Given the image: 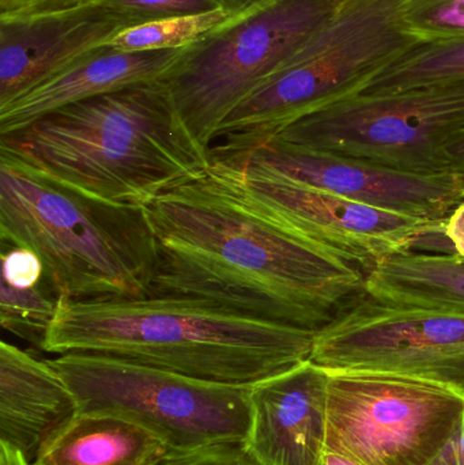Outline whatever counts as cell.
Wrapping results in <instances>:
<instances>
[{"instance_id": "cell-14", "label": "cell", "mask_w": 464, "mask_h": 465, "mask_svg": "<svg viewBox=\"0 0 464 465\" xmlns=\"http://www.w3.org/2000/svg\"><path fill=\"white\" fill-rule=\"evenodd\" d=\"M329 371L311 360L251 385L245 448L262 465H321Z\"/></svg>"}, {"instance_id": "cell-2", "label": "cell", "mask_w": 464, "mask_h": 465, "mask_svg": "<svg viewBox=\"0 0 464 465\" xmlns=\"http://www.w3.org/2000/svg\"><path fill=\"white\" fill-rule=\"evenodd\" d=\"M315 333L201 298H57L52 354L105 355L207 381L252 385L311 360Z\"/></svg>"}, {"instance_id": "cell-18", "label": "cell", "mask_w": 464, "mask_h": 465, "mask_svg": "<svg viewBox=\"0 0 464 465\" xmlns=\"http://www.w3.org/2000/svg\"><path fill=\"white\" fill-rule=\"evenodd\" d=\"M365 294L386 305L464 314V259L414 251L391 254L368 271Z\"/></svg>"}, {"instance_id": "cell-13", "label": "cell", "mask_w": 464, "mask_h": 465, "mask_svg": "<svg viewBox=\"0 0 464 465\" xmlns=\"http://www.w3.org/2000/svg\"><path fill=\"white\" fill-rule=\"evenodd\" d=\"M124 29V22L98 3L0 18V106L108 45Z\"/></svg>"}, {"instance_id": "cell-4", "label": "cell", "mask_w": 464, "mask_h": 465, "mask_svg": "<svg viewBox=\"0 0 464 465\" xmlns=\"http://www.w3.org/2000/svg\"><path fill=\"white\" fill-rule=\"evenodd\" d=\"M0 237L30 249L56 298L147 295L157 272L146 207L101 201L0 152Z\"/></svg>"}, {"instance_id": "cell-26", "label": "cell", "mask_w": 464, "mask_h": 465, "mask_svg": "<svg viewBox=\"0 0 464 465\" xmlns=\"http://www.w3.org/2000/svg\"><path fill=\"white\" fill-rule=\"evenodd\" d=\"M93 3H97V0H0V18H21L59 13Z\"/></svg>"}, {"instance_id": "cell-7", "label": "cell", "mask_w": 464, "mask_h": 465, "mask_svg": "<svg viewBox=\"0 0 464 465\" xmlns=\"http://www.w3.org/2000/svg\"><path fill=\"white\" fill-rule=\"evenodd\" d=\"M341 0H271L188 46L163 79L193 138L209 150L228 114L310 40Z\"/></svg>"}, {"instance_id": "cell-8", "label": "cell", "mask_w": 464, "mask_h": 465, "mask_svg": "<svg viewBox=\"0 0 464 465\" xmlns=\"http://www.w3.org/2000/svg\"><path fill=\"white\" fill-rule=\"evenodd\" d=\"M463 411L459 385L329 371L326 450L361 465H430Z\"/></svg>"}, {"instance_id": "cell-19", "label": "cell", "mask_w": 464, "mask_h": 465, "mask_svg": "<svg viewBox=\"0 0 464 465\" xmlns=\"http://www.w3.org/2000/svg\"><path fill=\"white\" fill-rule=\"evenodd\" d=\"M462 81L464 38L447 43L420 44L373 78L362 94H380Z\"/></svg>"}, {"instance_id": "cell-28", "label": "cell", "mask_w": 464, "mask_h": 465, "mask_svg": "<svg viewBox=\"0 0 464 465\" xmlns=\"http://www.w3.org/2000/svg\"><path fill=\"white\" fill-rule=\"evenodd\" d=\"M443 232L454 246L455 254L464 259V199L447 218Z\"/></svg>"}, {"instance_id": "cell-25", "label": "cell", "mask_w": 464, "mask_h": 465, "mask_svg": "<svg viewBox=\"0 0 464 465\" xmlns=\"http://www.w3.org/2000/svg\"><path fill=\"white\" fill-rule=\"evenodd\" d=\"M44 279V265L40 257L26 248L13 246L2 253V282L15 289L38 286Z\"/></svg>"}, {"instance_id": "cell-21", "label": "cell", "mask_w": 464, "mask_h": 465, "mask_svg": "<svg viewBox=\"0 0 464 465\" xmlns=\"http://www.w3.org/2000/svg\"><path fill=\"white\" fill-rule=\"evenodd\" d=\"M57 298L43 287L15 289L2 282L0 286V322L14 335L43 349L46 332L56 312Z\"/></svg>"}, {"instance_id": "cell-5", "label": "cell", "mask_w": 464, "mask_h": 465, "mask_svg": "<svg viewBox=\"0 0 464 465\" xmlns=\"http://www.w3.org/2000/svg\"><path fill=\"white\" fill-rule=\"evenodd\" d=\"M400 0H341L331 18L242 101L215 133L212 161L253 152L304 117L362 94L420 45L400 25Z\"/></svg>"}, {"instance_id": "cell-23", "label": "cell", "mask_w": 464, "mask_h": 465, "mask_svg": "<svg viewBox=\"0 0 464 465\" xmlns=\"http://www.w3.org/2000/svg\"><path fill=\"white\" fill-rule=\"evenodd\" d=\"M97 3L119 16L127 27L222 8L220 0H97Z\"/></svg>"}, {"instance_id": "cell-27", "label": "cell", "mask_w": 464, "mask_h": 465, "mask_svg": "<svg viewBox=\"0 0 464 465\" xmlns=\"http://www.w3.org/2000/svg\"><path fill=\"white\" fill-rule=\"evenodd\" d=\"M430 465H464V411L454 433Z\"/></svg>"}, {"instance_id": "cell-31", "label": "cell", "mask_w": 464, "mask_h": 465, "mask_svg": "<svg viewBox=\"0 0 464 465\" xmlns=\"http://www.w3.org/2000/svg\"><path fill=\"white\" fill-rule=\"evenodd\" d=\"M0 465H35L25 458L21 450L0 441Z\"/></svg>"}, {"instance_id": "cell-12", "label": "cell", "mask_w": 464, "mask_h": 465, "mask_svg": "<svg viewBox=\"0 0 464 465\" xmlns=\"http://www.w3.org/2000/svg\"><path fill=\"white\" fill-rule=\"evenodd\" d=\"M223 160L242 161L365 206L439 223H446L464 199V183L454 173H411L278 139Z\"/></svg>"}, {"instance_id": "cell-16", "label": "cell", "mask_w": 464, "mask_h": 465, "mask_svg": "<svg viewBox=\"0 0 464 465\" xmlns=\"http://www.w3.org/2000/svg\"><path fill=\"white\" fill-rule=\"evenodd\" d=\"M76 414L75 398L49 361L0 343V441L35 463L49 437Z\"/></svg>"}, {"instance_id": "cell-20", "label": "cell", "mask_w": 464, "mask_h": 465, "mask_svg": "<svg viewBox=\"0 0 464 465\" xmlns=\"http://www.w3.org/2000/svg\"><path fill=\"white\" fill-rule=\"evenodd\" d=\"M242 16L244 15H233L225 8L172 16L127 27L117 33L108 45L125 52L184 49L201 43Z\"/></svg>"}, {"instance_id": "cell-29", "label": "cell", "mask_w": 464, "mask_h": 465, "mask_svg": "<svg viewBox=\"0 0 464 465\" xmlns=\"http://www.w3.org/2000/svg\"><path fill=\"white\" fill-rule=\"evenodd\" d=\"M443 161L447 173H454L464 183V130L444 147Z\"/></svg>"}, {"instance_id": "cell-15", "label": "cell", "mask_w": 464, "mask_h": 465, "mask_svg": "<svg viewBox=\"0 0 464 465\" xmlns=\"http://www.w3.org/2000/svg\"><path fill=\"white\" fill-rule=\"evenodd\" d=\"M185 49L125 52L111 45L98 48L67 70L0 106V136L22 130L71 104L133 84L163 81Z\"/></svg>"}, {"instance_id": "cell-30", "label": "cell", "mask_w": 464, "mask_h": 465, "mask_svg": "<svg viewBox=\"0 0 464 465\" xmlns=\"http://www.w3.org/2000/svg\"><path fill=\"white\" fill-rule=\"evenodd\" d=\"M271 0H220L221 5L233 15H245L262 5H267Z\"/></svg>"}, {"instance_id": "cell-11", "label": "cell", "mask_w": 464, "mask_h": 465, "mask_svg": "<svg viewBox=\"0 0 464 465\" xmlns=\"http://www.w3.org/2000/svg\"><path fill=\"white\" fill-rule=\"evenodd\" d=\"M311 361L327 371L464 387V314L386 305L364 294L315 333Z\"/></svg>"}, {"instance_id": "cell-1", "label": "cell", "mask_w": 464, "mask_h": 465, "mask_svg": "<svg viewBox=\"0 0 464 465\" xmlns=\"http://www.w3.org/2000/svg\"><path fill=\"white\" fill-rule=\"evenodd\" d=\"M146 210L158 254L149 294L201 298L312 332L365 294L361 267L256 209L212 163Z\"/></svg>"}, {"instance_id": "cell-10", "label": "cell", "mask_w": 464, "mask_h": 465, "mask_svg": "<svg viewBox=\"0 0 464 465\" xmlns=\"http://www.w3.org/2000/svg\"><path fill=\"white\" fill-rule=\"evenodd\" d=\"M212 165L256 209L365 272L391 254L444 234V223L365 206L242 161H212Z\"/></svg>"}, {"instance_id": "cell-22", "label": "cell", "mask_w": 464, "mask_h": 465, "mask_svg": "<svg viewBox=\"0 0 464 465\" xmlns=\"http://www.w3.org/2000/svg\"><path fill=\"white\" fill-rule=\"evenodd\" d=\"M398 19L419 44L464 38V0H400Z\"/></svg>"}, {"instance_id": "cell-32", "label": "cell", "mask_w": 464, "mask_h": 465, "mask_svg": "<svg viewBox=\"0 0 464 465\" xmlns=\"http://www.w3.org/2000/svg\"><path fill=\"white\" fill-rule=\"evenodd\" d=\"M321 465H361L356 463V461L350 460V459L345 458V456L338 455V453L330 452L326 450L323 458V464Z\"/></svg>"}, {"instance_id": "cell-6", "label": "cell", "mask_w": 464, "mask_h": 465, "mask_svg": "<svg viewBox=\"0 0 464 465\" xmlns=\"http://www.w3.org/2000/svg\"><path fill=\"white\" fill-rule=\"evenodd\" d=\"M49 362L70 388L78 412L133 420L160 437L173 455L247 441L251 385L207 381L82 352L57 355Z\"/></svg>"}, {"instance_id": "cell-9", "label": "cell", "mask_w": 464, "mask_h": 465, "mask_svg": "<svg viewBox=\"0 0 464 465\" xmlns=\"http://www.w3.org/2000/svg\"><path fill=\"white\" fill-rule=\"evenodd\" d=\"M464 130V81L359 94L304 117L278 141L411 173H447L443 152Z\"/></svg>"}, {"instance_id": "cell-24", "label": "cell", "mask_w": 464, "mask_h": 465, "mask_svg": "<svg viewBox=\"0 0 464 465\" xmlns=\"http://www.w3.org/2000/svg\"><path fill=\"white\" fill-rule=\"evenodd\" d=\"M165 465H262L248 452L244 442H221L179 453Z\"/></svg>"}, {"instance_id": "cell-3", "label": "cell", "mask_w": 464, "mask_h": 465, "mask_svg": "<svg viewBox=\"0 0 464 465\" xmlns=\"http://www.w3.org/2000/svg\"><path fill=\"white\" fill-rule=\"evenodd\" d=\"M0 152L87 195L135 207L149 206L212 163L163 81L57 109L0 136Z\"/></svg>"}, {"instance_id": "cell-17", "label": "cell", "mask_w": 464, "mask_h": 465, "mask_svg": "<svg viewBox=\"0 0 464 465\" xmlns=\"http://www.w3.org/2000/svg\"><path fill=\"white\" fill-rule=\"evenodd\" d=\"M171 448L149 429L103 412H78L41 447L35 465H165Z\"/></svg>"}]
</instances>
